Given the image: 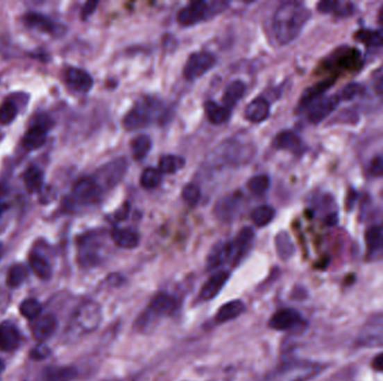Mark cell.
<instances>
[{"label": "cell", "instance_id": "14", "mask_svg": "<svg viewBox=\"0 0 383 381\" xmlns=\"http://www.w3.org/2000/svg\"><path fill=\"white\" fill-rule=\"evenodd\" d=\"M58 322L54 314L41 315L40 318L34 320L32 326V333L36 340L40 341L41 344L49 340L54 335L58 330Z\"/></svg>", "mask_w": 383, "mask_h": 381}, {"label": "cell", "instance_id": "51", "mask_svg": "<svg viewBox=\"0 0 383 381\" xmlns=\"http://www.w3.org/2000/svg\"><path fill=\"white\" fill-rule=\"evenodd\" d=\"M9 304V294L6 291L0 290V313H3L6 310Z\"/></svg>", "mask_w": 383, "mask_h": 381}, {"label": "cell", "instance_id": "49", "mask_svg": "<svg viewBox=\"0 0 383 381\" xmlns=\"http://www.w3.org/2000/svg\"><path fill=\"white\" fill-rule=\"evenodd\" d=\"M373 87H375L377 94L383 98V65L379 67L377 71H375V74H373Z\"/></svg>", "mask_w": 383, "mask_h": 381}, {"label": "cell", "instance_id": "30", "mask_svg": "<svg viewBox=\"0 0 383 381\" xmlns=\"http://www.w3.org/2000/svg\"><path fill=\"white\" fill-rule=\"evenodd\" d=\"M206 116L213 125H223L231 116V110L227 107H221L213 101H207L204 104Z\"/></svg>", "mask_w": 383, "mask_h": 381}, {"label": "cell", "instance_id": "28", "mask_svg": "<svg viewBox=\"0 0 383 381\" xmlns=\"http://www.w3.org/2000/svg\"><path fill=\"white\" fill-rule=\"evenodd\" d=\"M112 240L120 249H135L139 244V235L129 229H117L112 231Z\"/></svg>", "mask_w": 383, "mask_h": 381}, {"label": "cell", "instance_id": "47", "mask_svg": "<svg viewBox=\"0 0 383 381\" xmlns=\"http://www.w3.org/2000/svg\"><path fill=\"white\" fill-rule=\"evenodd\" d=\"M362 85L357 83L348 84L342 92L340 93V96L342 100H353L355 96H359L362 92Z\"/></svg>", "mask_w": 383, "mask_h": 381}, {"label": "cell", "instance_id": "9", "mask_svg": "<svg viewBox=\"0 0 383 381\" xmlns=\"http://www.w3.org/2000/svg\"><path fill=\"white\" fill-rule=\"evenodd\" d=\"M209 12H211L209 3L202 0L193 1L178 12V21L182 26H193L205 19Z\"/></svg>", "mask_w": 383, "mask_h": 381}, {"label": "cell", "instance_id": "13", "mask_svg": "<svg viewBox=\"0 0 383 381\" xmlns=\"http://www.w3.org/2000/svg\"><path fill=\"white\" fill-rule=\"evenodd\" d=\"M101 194V188L94 179H81L76 182L73 189V196L78 202L92 204Z\"/></svg>", "mask_w": 383, "mask_h": 381}, {"label": "cell", "instance_id": "45", "mask_svg": "<svg viewBox=\"0 0 383 381\" xmlns=\"http://www.w3.org/2000/svg\"><path fill=\"white\" fill-rule=\"evenodd\" d=\"M183 200H185L189 205L195 206L200 202L201 200V189L198 186L194 185V184H189L184 187Z\"/></svg>", "mask_w": 383, "mask_h": 381}, {"label": "cell", "instance_id": "35", "mask_svg": "<svg viewBox=\"0 0 383 381\" xmlns=\"http://www.w3.org/2000/svg\"><path fill=\"white\" fill-rule=\"evenodd\" d=\"M355 38L368 46H383V29L362 28L357 32Z\"/></svg>", "mask_w": 383, "mask_h": 381}, {"label": "cell", "instance_id": "25", "mask_svg": "<svg viewBox=\"0 0 383 381\" xmlns=\"http://www.w3.org/2000/svg\"><path fill=\"white\" fill-rule=\"evenodd\" d=\"M335 83V78H327L324 81L314 84L313 87H308L305 92L303 93L300 98V107H307L312 105L314 102H316L319 98H323L324 93L331 89Z\"/></svg>", "mask_w": 383, "mask_h": 381}, {"label": "cell", "instance_id": "55", "mask_svg": "<svg viewBox=\"0 0 383 381\" xmlns=\"http://www.w3.org/2000/svg\"><path fill=\"white\" fill-rule=\"evenodd\" d=\"M3 370H5V364H3V361L0 359V375L3 373Z\"/></svg>", "mask_w": 383, "mask_h": 381}, {"label": "cell", "instance_id": "53", "mask_svg": "<svg viewBox=\"0 0 383 381\" xmlns=\"http://www.w3.org/2000/svg\"><path fill=\"white\" fill-rule=\"evenodd\" d=\"M377 19H379V23H380L381 28L383 29V3L382 6L379 9V14H377Z\"/></svg>", "mask_w": 383, "mask_h": 381}, {"label": "cell", "instance_id": "54", "mask_svg": "<svg viewBox=\"0 0 383 381\" xmlns=\"http://www.w3.org/2000/svg\"><path fill=\"white\" fill-rule=\"evenodd\" d=\"M7 208H8V206L6 204L0 202V217L3 216V213L7 211Z\"/></svg>", "mask_w": 383, "mask_h": 381}, {"label": "cell", "instance_id": "36", "mask_svg": "<svg viewBox=\"0 0 383 381\" xmlns=\"http://www.w3.org/2000/svg\"><path fill=\"white\" fill-rule=\"evenodd\" d=\"M151 147H153V141L148 136L142 134V136L135 138L134 141L131 143V151H133L135 159L142 160L146 158L149 151L151 150Z\"/></svg>", "mask_w": 383, "mask_h": 381}, {"label": "cell", "instance_id": "24", "mask_svg": "<svg viewBox=\"0 0 383 381\" xmlns=\"http://www.w3.org/2000/svg\"><path fill=\"white\" fill-rule=\"evenodd\" d=\"M270 114V105L266 98H258L250 102L248 104L244 116L253 123H260V122L267 120Z\"/></svg>", "mask_w": 383, "mask_h": 381}, {"label": "cell", "instance_id": "15", "mask_svg": "<svg viewBox=\"0 0 383 381\" xmlns=\"http://www.w3.org/2000/svg\"><path fill=\"white\" fill-rule=\"evenodd\" d=\"M242 195L233 194L225 197L215 206V214L222 220H231L239 214L242 207Z\"/></svg>", "mask_w": 383, "mask_h": 381}, {"label": "cell", "instance_id": "37", "mask_svg": "<svg viewBox=\"0 0 383 381\" xmlns=\"http://www.w3.org/2000/svg\"><path fill=\"white\" fill-rule=\"evenodd\" d=\"M18 105L12 98H6L3 103L0 104V125H8L15 121L17 118Z\"/></svg>", "mask_w": 383, "mask_h": 381}, {"label": "cell", "instance_id": "4", "mask_svg": "<svg viewBox=\"0 0 383 381\" xmlns=\"http://www.w3.org/2000/svg\"><path fill=\"white\" fill-rule=\"evenodd\" d=\"M158 107L157 102L151 98L142 100L125 116L124 125L127 130H137L139 127H146L154 120Z\"/></svg>", "mask_w": 383, "mask_h": 381}, {"label": "cell", "instance_id": "29", "mask_svg": "<svg viewBox=\"0 0 383 381\" xmlns=\"http://www.w3.org/2000/svg\"><path fill=\"white\" fill-rule=\"evenodd\" d=\"M29 266L41 280L49 281L52 277V266L46 257L40 253L29 255Z\"/></svg>", "mask_w": 383, "mask_h": 381}, {"label": "cell", "instance_id": "46", "mask_svg": "<svg viewBox=\"0 0 383 381\" xmlns=\"http://www.w3.org/2000/svg\"><path fill=\"white\" fill-rule=\"evenodd\" d=\"M368 170L373 177H383V153L373 157L368 165Z\"/></svg>", "mask_w": 383, "mask_h": 381}, {"label": "cell", "instance_id": "18", "mask_svg": "<svg viewBox=\"0 0 383 381\" xmlns=\"http://www.w3.org/2000/svg\"><path fill=\"white\" fill-rule=\"evenodd\" d=\"M47 133L49 127L45 125H33L25 133L23 138V145L27 150H37L40 148L45 145L47 140Z\"/></svg>", "mask_w": 383, "mask_h": 381}, {"label": "cell", "instance_id": "31", "mask_svg": "<svg viewBox=\"0 0 383 381\" xmlns=\"http://www.w3.org/2000/svg\"><path fill=\"white\" fill-rule=\"evenodd\" d=\"M244 311V302L239 300L230 301L228 303L221 306L215 318H216V321L220 322V324H225V322H229V321L238 318L239 315H241Z\"/></svg>", "mask_w": 383, "mask_h": 381}, {"label": "cell", "instance_id": "42", "mask_svg": "<svg viewBox=\"0 0 383 381\" xmlns=\"http://www.w3.org/2000/svg\"><path fill=\"white\" fill-rule=\"evenodd\" d=\"M162 182V172L156 168H146L140 176V184L146 189H154Z\"/></svg>", "mask_w": 383, "mask_h": 381}, {"label": "cell", "instance_id": "43", "mask_svg": "<svg viewBox=\"0 0 383 381\" xmlns=\"http://www.w3.org/2000/svg\"><path fill=\"white\" fill-rule=\"evenodd\" d=\"M276 245L279 256L282 257V258L291 257L293 254V251H295L293 240H291V236L286 231H280L277 235Z\"/></svg>", "mask_w": 383, "mask_h": 381}, {"label": "cell", "instance_id": "17", "mask_svg": "<svg viewBox=\"0 0 383 381\" xmlns=\"http://www.w3.org/2000/svg\"><path fill=\"white\" fill-rule=\"evenodd\" d=\"M21 346V333L17 326L9 321L0 324V349L12 353Z\"/></svg>", "mask_w": 383, "mask_h": 381}, {"label": "cell", "instance_id": "34", "mask_svg": "<svg viewBox=\"0 0 383 381\" xmlns=\"http://www.w3.org/2000/svg\"><path fill=\"white\" fill-rule=\"evenodd\" d=\"M317 9H318V12H324V14H334L337 16H348L355 10L352 3H342L340 1H333V0L321 1L317 5Z\"/></svg>", "mask_w": 383, "mask_h": 381}, {"label": "cell", "instance_id": "2", "mask_svg": "<svg viewBox=\"0 0 383 381\" xmlns=\"http://www.w3.org/2000/svg\"><path fill=\"white\" fill-rule=\"evenodd\" d=\"M323 370L324 366L314 361H287L270 371L264 381H309L317 377Z\"/></svg>", "mask_w": 383, "mask_h": 381}, {"label": "cell", "instance_id": "40", "mask_svg": "<svg viewBox=\"0 0 383 381\" xmlns=\"http://www.w3.org/2000/svg\"><path fill=\"white\" fill-rule=\"evenodd\" d=\"M19 312L24 318L28 319V320H36L41 317L43 306L35 299H27V300H24L19 305Z\"/></svg>", "mask_w": 383, "mask_h": 381}, {"label": "cell", "instance_id": "56", "mask_svg": "<svg viewBox=\"0 0 383 381\" xmlns=\"http://www.w3.org/2000/svg\"><path fill=\"white\" fill-rule=\"evenodd\" d=\"M3 245L0 242V260L3 258Z\"/></svg>", "mask_w": 383, "mask_h": 381}, {"label": "cell", "instance_id": "20", "mask_svg": "<svg viewBox=\"0 0 383 381\" xmlns=\"http://www.w3.org/2000/svg\"><path fill=\"white\" fill-rule=\"evenodd\" d=\"M273 145L276 149L291 151L293 153H300L303 151L302 139L291 130H282L277 133L273 138Z\"/></svg>", "mask_w": 383, "mask_h": 381}, {"label": "cell", "instance_id": "23", "mask_svg": "<svg viewBox=\"0 0 383 381\" xmlns=\"http://www.w3.org/2000/svg\"><path fill=\"white\" fill-rule=\"evenodd\" d=\"M368 254L375 255L383 251V222L369 226L364 234Z\"/></svg>", "mask_w": 383, "mask_h": 381}, {"label": "cell", "instance_id": "5", "mask_svg": "<svg viewBox=\"0 0 383 381\" xmlns=\"http://www.w3.org/2000/svg\"><path fill=\"white\" fill-rule=\"evenodd\" d=\"M357 344L362 348H380L383 346V312L373 315L363 324Z\"/></svg>", "mask_w": 383, "mask_h": 381}, {"label": "cell", "instance_id": "21", "mask_svg": "<svg viewBox=\"0 0 383 381\" xmlns=\"http://www.w3.org/2000/svg\"><path fill=\"white\" fill-rule=\"evenodd\" d=\"M331 65L337 69H352L360 63V52L353 48H341L331 58Z\"/></svg>", "mask_w": 383, "mask_h": 381}, {"label": "cell", "instance_id": "32", "mask_svg": "<svg viewBox=\"0 0 383 381\" xmlns=\"http://www.w3.org/2000/svg\"><path fill=\"white\" fill-rule=\"evenodd\" d=\"M246 93V84L242 81H232L228 85L227 89L224 91L223 102L225 107H235V104L238 103Z\"/></svg>", "mask_w": 383, "mask_h": 381}, {"label": "cell", "instance_id": "8", "mask_svg": "<svg viewBox=\"0 0 383 381\" xmlns=\"http://www.w3.org/2000/svg\"><path fill=\"white\" fill-rule=\"evenodd\" d=\"M341 101H342V98H341L340 94H334V96L319 98L309 107L308 120L314 125H318L335 111Z\"/></svg>", "mask_w": 383, "mask_h": 381}, {"label": "cell", "instance_id": "50", "mask_svg": "<svg viewBox=\"0 0 383 381\" xmlns=\"http://www.w3.org/2000/svg\"><path fill=\"white\" fill-rule=\"evenodd\" d=\"M98 3H99L98 1H87L85 6H83V8H82V18L87 19L89 16H91L94 12V10H96Z\"/></svg>", "mask_w": 383, "mask_h": 381}, {"label": "cell", "instance_id": "22", "mask_svg": "<svg viewBox=\"0 0 383 381\" xmlns=\"http://www.w3.org/2000/svg\"><path fill=\"white\" fill-rule=\"evenodd\" d=\"M253 240V231L250 227H246L239 233L238 236L233 242H230L231 245V260L233 263H238L241 260L242 256L246 254V251L251 245Z\"/></svg>", "mask_w": 383, "mask_h": 381}, {"label": "cell", "instance_id": "41", "mask_svg": "<svg viewBox=\"0 0 383 381\" xmlns=\"http://www.w3.org/2000/svg\"><path fill=\"white\" fill-rule=\"evenodd\" d=\"M275 217V209L270 206L262 205L255 208L251 214V220L258 227L267 226Z\"/></svg>", "mask_w": 383, "mask_h": 381}, {"label": "cell", "instance_id": "19", "mask_svg": "<svg viewBox=\"0 0 383 381\" xmlns=\"http://www.w3.org/2000/svg\"><path fill=\"white\" fill-rule=\"evenodd\" d=\"M178 300L173 295L167 293H160L157 294L151 304H149L148 312L151 315H169L178 309Z\"/></svg>", "mask_w": 383, "mask_h": 381}, {"label": "cell", "instance_id": "52", "mask_svg": "<svg viewBox=\"0 0 383 381\" xmlns=\"http://www.w3.org/2000/svg\"><path fill=\"white\" fill-rule=\"evenodd\" d=\"M372 368L377 370V371L383 373V353L377 355V357H375V359L372 360Z\"/></svg>", "mask_w": 383, "mask_h": 381}, {"label": "cell", "instance_id": "11", "mask_svg": "<svg viewBox=\"0 0 383 381\" xmlns=\"http://www.w3.org/2000/svg\"><path fill=\"white\" fill-rule=\"evenodd\" d=\"M303 322L302 315L293 309H282L277 311L269 321L270 328L278 331H287L300 326Z\"/></svg>", "mask_w": 383, "mask_h": 381}, {"label": "cell", "instance_id": "1", "mask_svg": "<svg viewBox=\"0 0 383 381\" xmlns=\"http://www.w3.org/2000/svg\"><path fill=\"white\" fill-rule=\"evenodd\" d=\"M311 10L298 1L282 3L273 15V30L279 44L286 45L296 39L311 18Z\"/></svg>", "mask_w": 383, "mask_h": 381}, {"label": "cell", "instance_id": "10", "mask_svg": "<svg viewBox=\"0 0 383 381\" xmlns=\"http://www.w3.org/2000/svg\"><path fill=\"white\" fill-rule=\"evenodd\" d=\"M24 21L29 27L52 36H61L65 32V27L63 25L40 12H28L25 15Z\"/></svg>", "mask_w": 383, "mask_h": 381}, {"label": "cell", "instance_id": "7", "mask_svg": "<svg viewBox=\"0 0 383 381\" xmlns=\"http://www.w3.org/2000/svg\"><path fill=\"white\" fill-rule=\"evenodd\" d=\"M128 163L124 158L108 162L96 172V182L100 188H114L121 181L127 172Z\"/></svg>", "mask_w": 383, "mask_h": 381}, {"label": "cell", "instance_id": "12", "mask_svg": "<svg viewBox=\"0 0 383 381\" xmlns=\"http://www.w3.org/2000/svg\"><path fill=\"white\" fill-rule=\"evenodd\" d=\"M65 82L70 89L78 93L90 92L93 87L92 76L78 67H69L67 69Z\"/></svg>", "mask_w": 383, "mask_h": 381}, {"label": "cell", "instance_id": "16", "mask_svg": "<svg viewBox=\"0 0 383 381\" xmlns=\"http://www.w3.org/2000/svg\"><path fill=\"white\" fill-rule=\"evenodd\" d=\"M230 273L228 271H219L210 276L202 286L200 292V299L203 301H209L214 299L223 289L228 281H229Z\"/></svg>", "mask_w": 383, "mask_h": 381}, {"label": "cell", "instance_id": "39", "mask_svg": "<svg viewBox=\"0 0 383 381\" xmlns=\"http://www.w3.org/2000/svg\"><path fill=\"white\" fill-rule=\"evenodd\" d=\"M185 166V160L180 156L167 154L164 156L160 161V171L163 173H176Z\"/></svg>", "mask_w": 383, "mask_h": 381}, {"label": "cell", "instance_id": "27", "mask_svg": "<svg viewBox=\"0 0 383 381\" xmlns=\"http://www.w3.org/2000/svg\"><path fill=\"white\" fill-rule=\"evenodd\" d=\"M231 258V245L230 242H218L211 249L207 256V269H214Z\"/></svg>", "mask_w": 383, "mask_h": 381}, {"label": "cell", "instance_id": "6", "mask_svg": "<svg viewBox=\"0 0 383 381\" xmlns=\"http://www.w3.org/2000/svg\"><path fill=\"white\" fill-rule=\"evenodd\" d=\"M216 64V57L212 53L198 52L189 56L184 67L183 73L186 80L194 81L203 76Z\"/></svg>", "mask_w": 383, "mask_h": 381}, {"label": "cell", "instance_id": "44", "mask_svg": "<svg viewBox=\"0 0 383 381\" xmlns=\"http://www.w3.org/2000/svg\"><path fill=\"white\" fill-rule=\"evenodd\" d=\"M270 178L267 175H258L248 181L249 190L255 195H262L269 189Z\"/></svg>", "mask_w": 383, "mask_h": 381}, {"label": "cell", "instance_id": "33", "mask_svg": "<svg viewBox=\"0 0 383 381\" xmlns=\"http://www.w3.org/2000/svg\"><path fill=\"white\" fill-rule=\"evenodd\" d=\"M24 182L31 193L41 191L44 186V172L37 166H31L24 175Z\"/></svg>", "mask_w": 383, "mask_h": 381}, {"label": "cell", "instance_id": "38", "mask_svg": "<svg viewBox=\"0 0 383 381\" xmlns=\"http://www.w3.org/2000/svg\"><path fill=\"white\" fill-rule=\"evenodd\" d=\"M28 276V269L23 264H15L7 274V285L12 289L21 286Z\"/></svg>", "mask_w": 383, "mask_h": 381}, {"label": "cell", "instance_id": "48", "mask_svg": "<svg viewBox=\"0 0 383 381\" xmlns=\"http://www.w3.org/2000/svg\"><path fill=\"white\" fill-rule=\"evenodd\" d=\"M51 350L46 344H40L31 351V357L34 360H44L50 355Z\"/></svg>", "mask_w": 383, "mask_h": 381}, {"label": "cell", "instance_id": "26", "mask_svg": "<svg viewBox=\"0 0 383 381\" xmlns=\"http://www.w3.org/2000/svg\"><path fill=\"white\" fill-rule=\"evenodd\" d=\"M76 377V368L70 366H52L44 370L42 381H73Z\"/></svg>", "mask_w": 383, "mask_h": 381}, {"label": "cell", "instance_id": "3", "mask_svg": "<svg viewBox=\"0 0 383 381\" xmlns=\"http://www.w3.org/2000/svg\"><path fill=\"white\" fill-rule=\"evenodd\" d=\"M102 312L99 304L93 301L83 302L73 312L67 326L69 338H78L93 333L101 324Z\"/></svg>", "mask_w": 383, "mask_h": 381}]
</instances>
